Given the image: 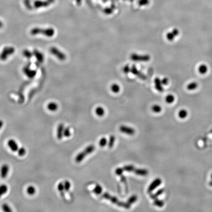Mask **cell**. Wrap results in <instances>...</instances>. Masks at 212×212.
I'll return each mask as SVG.
<instances>
[{
	"instance_id": "obj_17",
	"label": "cell",
	"mask_w": 212,
	"mask_h": 212,
	"mask_svg": "<svg viewBox=\"0 0 212 212\" xmlns=\"http://www.w3.org/2000/svg\"><path fill=\"white\" fill-rule=\"evenodd\" d=\"M23 55L25 57H26L27 58H31L34 55L33 53H32L30 51L28 50H24L23 51Z\"/></svg>"
},
{
	"instance_id": "obj_21",
	"label": "cell",
	"mask_w": 212,
	"mask_h": 212,
	"mask_svg": "<svg viewBox=\"0 0 212 212\" xmlns=\"http://www.w3.org/2000/svg\"><path fill=\"white\" fill-rule=\"evenodd\" d=\"M36 190L34 186H29L27 189V192L29 195H34L35 193Z\"/></svg>"
},
{
	"instance_id": "obj_15",
	"label": "cell",
	"mask_w": 212,
	"mask_h": 212,
	"mask_svg": "<svg viewBox=\"0 0 212 212\" xmlns=\"http://www.w3.org/2000/svg\"><path fill=\"white\" fill-rule=\"evenodd\" d=\"M178 116L181 119H185L188 116V112L186 110H181L178 113Z\"/></svg>"
},
{
	"instance_id": "obj_14",
	"label": "cell",
	"mask_w": 212,
	"mask_h": 212,
	"mask_svg": "<svg viewBox=\"0 0 212 212\" xmlns=\"http://www.w3.org/2000/svg\"><path fill=\"white\" fill-rule=\"evenodd\" d=\"M7 190H8V188L7 185H2L1 186H0V198L3 195L6 193Z\"/></svg>"
},
{
	"instance_id": "obj_30",
	"label": "cell",
	"mask_w": 212,
	"mask_h": 212,
	"mask_svg": "<svg viewBox=\"0 0 212 212\" xmlns=\"http://www.w3.org/2000/svg\"><path fill=\"white\" fill-rule=\"evenodd\" d=\"M107 143V140L105 138H102L99 141V145L101 147L105 146Z\"/></svg>"
},
{
	"instance_id": "obj_31",
	"label": "cell",
	"mask_w": 212,
	"mask_h": 212,
	"mask_svg": "<svg viewBox=\"0 0 212 212\" xmlns=\"http://www.w3.org/2000/svg\"><path fill=\"white\" fill-rule=\"evenodd\" d=\"M57 189L58 191L60 192V193H63V191L64 190V184L63 182H60L58 184L57 186Z\"/></svg>"
},
{
	"instance_id": "obj_39",
	"label": "cell",
	"mask_w": 212,
	"mask_h": 212,
	"mask_svg": "<svg viewBox=\"0 0 212 212\" xmlns=\"http://www.w3.org/2000/svg\"><path fill=\"white\" fill-rule=\"evenodd\" d=\"M211 133L212 134V129L211 130Z\"/></svg>"
},
{
	"instance_id": "obj_8",
	"label": "cell",
	"mask_w": 212,
	"mask_h": 212,
	"mask_svg": "<svg viewBox=\"0 0 212 212\" xmlns=\"http://www.w3.org/2000/svg\"><path fill=\"white\" fill-rule=\"evenodd\" d=\"M162 180L160 178H157L155 180L150 184V185L149 186L147 192L148 193H150L153 190H154L156 188L158 187H159L161 184L162 183Z\"/></svg>"
},
{
	"instance_id": "obj_33",
	"label": "cell",
	"mask_w": 212,
	"mask_h": 212,
	"mask_svg": "<svg viewBox=\"0 0 212 212\" xmlns=\"http://www.w3.org/2000/svg\"><path fill=\"white\" fill-rule=\"evenodd\" d=\"M207 68L205 65H201L199 67V71L201 73H205L207 71Z\"/></svg>"
},
{
	"instance_id": "obj_6",
	"label": "cell",
	"mask_w": 212,
	"mask_h": 212,
	"mask_svg": "<svg viewBox=\"0 0 212 212\" xmlns=\"http://www.w3.org/2000/svg\"><path fill=\"white\" fill-rule=\"evenodd\" d=\"M23 72L25 75L30 79L34 78L36 75V71L31 69L28 66L23 67Z\"/></svg>"
},
{
	"instance_id": "obj_23",
	"label": "cell",
	"mask_w": 212,
	"mask_h": 212,
	"mask_svg": "<svg viewBox=\"0 0 212 212\" xmlns=\"http://www.w3.org/2000/svg\"><path fill=\"white\" fill-rule=\"evenodd\" d=\"M152 110L154 113H159L162 111V108L159 105H155L152 107Z\"/></svg>"
},
{
	"instance_id": "obj_13",
	"label": "cell",
	"mask_w": 212,
	"mask_h": 212,
	"mask_svg": "<svg viewBox=\"0 0 212 212\" xmlns=\"http://www.w3.org/2000/svg\"><path fill=\"white\" fill-rule=\"evenodd\" d=\"M48 109L51 112H55L58 109V105L56 103L51 102L47 106Z\"/></svg>"
},
{
	"instance_id": "obj_35",
	"label": "cell",
	"mask_w": 212,
	"mask_h": 212,
	"mask_svg": "<svg viewBox=\"0 0 212 212\" xmlns=\"http://www.w3.org/2000/svg\"><path fill=\"white\" fill-rule=\"evenodd\" d=\"M3 125H4V122L2 120H0V130L3 127Z\"/></svg>"
},
{
	"instance_id": "obj_38",
	"label": "cell",
	"mask_w": 212,
	"mask_h": 212,
	"mask_svg": "<svg viewBox=\"0 0 212 212\" xmlns=\"http://www.w3.org/2000/svg\"><path fill=\"white\" fill-rule=\"evenodd\" d=\"M210 177H211V180H212V173H211V176H210Z\"/></svg>"
},
{
	"instance_id": "obj_12",
	"label": "cell",
	"mask_w": 212,
	"mask_h": 212,
	"mask_svg": "<svg viewBox=\"0 0 212 212\" xmlns=\"http://www.w3.org/2000/svg\"><path fill=\"white\" fill-rule=\"evenodd\" d=\"M33 54L39 63H42L44 61V56L39 51L37 50H35L33 52Z\"/></svg>"
},
{
	"instance_id": "obj_3",
	"label": "cell",
	"mask_w": 212,
	"mask_h": 212,
	"mask_svg": "<svg viewBox=\"0 0 212 212\" xmlns=\"http://www.w3.org/2000/svg\"><path fill=\"white\" fill-rule=\"evenodd\" d=\"M95 146L93 145H90L85 149V150L79 153L75 158V161L77 163H81L86 156L91 154L95 150Z\"/></svg>"
},
{
	"instance_id": "obj_29",
	"label": "cell",
	"mask_w": 212,
	"mask_h": 212,
	"mask_svg": "<svg viewBox=\"0 0 212 212\" xmlns=\"http://www.w3.org/2000/svg\"><path fill=\"white\" fill-rule=\"evenodd\" d=\"M165 100H166V102L168 103L171 104V103H172L174 102V97L173 96H172L171 95H168L166 97Z\"/></svg>"
},
{
	"instance_id": "obj_26",
	"label": "cell",
	"mask_w": 212,
	"mask_h": 212,
	"mask_svg": "<svg viewBox=\"0 0 212 212\" xmlns=\"http://www.w3.org/2000/svg\"><path fill=\"white\" fill-rule=\"evenodd\" d=\"M2 209L4 212H12V210L11 209L10 207L7 204H4L2 206Z\"/></svg>"
},
{
	"instance_id": "obj_36",
	"label": "cell",
	"mask_w": 212,
	"mask_h": 212,
	"mask_svg": "<svg viewBox=\"0 0 212 212\" xmlns=\"http://www.w3.org/2000/svg\"><path fill=\"white\" fill-rule=\"evenodd\" d=\"M3 23L0 20V28H2L3 27Z\"/></svg>"
},
{
	"instance_id": "obj_24",
	"label": "cell",
	"mask_w": 212,
	"mask_h": 212,
	"mask_svg": "<svg viewBox=\"0 0 212 212\" xmlns=\"http://www.w3.org/2000/svg\"><path fill=\"white\" fill-rule=\"evenodd\" d=\"M138 199V197L136 195H132L130 198H129L128 200L127 203L130 205L134 203L137 201Z\"/></svg>"
},
{
	"instance_id": "obj_32",
	"label": "cell",
	"mask_w": 212,
	"mask_h": 212,
	"mask_svg": "<svg viewBox=\"0 0 212 212\" xmlns=\"http://www.w3.org/2000/svg\"><path fill=\"white\" fill-rule=\"evenodd\" d=\"M119 86L116 84H114L112 86V90L113 92L115 93L119 92Z\"/></svg>"
},
{
	"instance_id": "obj_1",
	"label": "cell",
	"mask_w": 212,
	"mask_h": 212,
	"mask_svg": "<svg viewBox=\"0 0 212 212\" xmlns=\"http://www.w3.org/2000/svg\"><path fill=\"white\" fill-rule=\"evenodd\" d=\"M55 33V29L52 28H34L31 30L30 34L33 35H36L41 34L48 37L53 36Z\"/></svg>"
},
{
	"instance_id": "obj_27",
	"label": "cell",
	"mask_w": 212,
	"mask_h": 212,
	"mask_svg": "<svg viewBox=\"0 0 212 212\" xmlns=\"http://www.w3.org/2000/svg\"><path fill=\"white\" fill-rule=\"evenodd\" d=\"M71 134L70 130L69 128L66 127L64 128V136L65 137H67V138H68V137H70Z\"/></svg>"
},
{
	"instance_id": "obj_37",
	"label": "cell",
	"mask_w": 212,
	"mask_h": 212,
	"mask_svg": "<svg viewBox=\"0 0 212 212\" xmlns=\"http://www.w3.org/2000/svg\"><path fill=\"white\" fill-rule=\"evenodd\" d=\"M209 185H210V186H211V187H212V180H211V181H210V182H209Z\"/></svg>"
},
{
	"instance_id": "obj_7",
	"label": "cell",
	"mask_w": 212,
	"mask_h": 212,
	"mask_svg": "<svg viewBox=\"0 0 212 212\" xmlns=\"http://www.w3.org/2000/svg\"><path fill=\"white\" fill-rule=\"evenodd\" d=\"M119 130L121 132L130 135H134L135 133V130L133 128L124 125L120 126Z\"/></svg>"
},
{
	"instance_id": "obj_18",
	"label": "cell",
	"mask_w": 212,
	"mask_h": 212,
	"mask_svg": "<svg viewBox=\"0 0 212 212\" xmlns=\"http://www.w3.org/2000/svg\"><path fill=\"white\" fill-rule=\"evenodd\" d=\"M96 114L99 116H102L105 114V111L104 109L102 107H98L95 110Z\"/></svg>"
},
{
	"instance_id": "obj_25",
	"label": "cell",
	"mask_w": 212,
	"mask_h": 212,
	"mask_svg": "<svg viewBox=\"0 0 212 212\" xmlns=\"http://www.w3.org/2000/svg\"><path fill=\"white\" fill-rule=\"evenodd\" d=\"M26 153V150L24 147H21L18 150V155L23 157L25 155Z\"/></svg>"
},
{
	"instance_id": "obj_28",
	"label": "cell",
	"mask_w": 212,
	"mask_h": 212,
	"mask_svg": "<svg viewBox=\"0 0 212 212\" xmlns=\"http://www.w3.org/2000/svg\"><path fill=\"white\" fill-rule=\"evenodd\" d=\"M64 190L66 191H69L71 187V183L68 181H65L64 183Z\"/></svg>"
},
{
	"instance_id": "obj_11",
	"label": "cell",
	"mask_w": 212,
	"mask_h": 212,
	"mask_svg": "<svg viewBox=\"0 0 212 212\" xmlns=\"http://www.w3.org/2000/svg\"><path fill=\"white\" fill-rule=\"evenodd\" d=\"M9 166L7 164H5L2 166L1 169V176L2 178L5 179L7 177L9 171Z\"/></svg>"
},
{
	"instance_id": "obj_34",
	"label": "cell",
	"mask_w": 212,
	"mask_h": 212,
	"mask_svg": "<svg viewBox=\"0 0 212 212\" xmlns=\"http://www.w3.org/2000/svg\"><path fill=\"white\" fill-rule=\"evenodd\" d=\"M123 171L124 170H123L122 168H117V169H116V170H115V174L117 175L120 176L122 174Z\"/></svg>"
},
{
	"instance_id": "obj_2",
	"label": "cell",
	"mask_w": 212,
	"mask_h": 212,
	"mask_svg": "<svg viewBox=\"0 0 212 212\" xmlns=\"http://www.w3.org/2000/svg\"><path fill=\"white\" fill-rule=\"evenodd\" d=\"M102 197L103 198H105L106 199L109 200L110 201H111L112 203H113L114 204L118 205L120 207H123L125 209H129L130 208V205L129 204H128V203H125L124 202L120 201L116 198L111 195L110 194H109L107 192L104 193L102 195Z\"/></svg>"
},
{
	"instance_id": "obj_10",
	"label": "cell",
	"mask_w": 212,
	"mask_h": 212,
	"mask_svg": "<svg viewBox=\"0 0 212 212\" xmlns=\"http://www.w3.org/2000/svg\"><path fill=\"white\" fill-rule=\"evenodd\" d=\"M7 145L10 149L13 152H16L19 149L18 144L14 140H9L7 142Z\"/></svg>"
},
{
	"instance_id": "obj_22",
	"label": "cell",
	"mask_w": 212,
	"mask_h": 212,
	"mask_svg": "<svg viewBox=\"0 0 212 212\" xmlns=\"http://www.w3.org/2000/svg\"><path fill=\"white\" fill-rule=\"evenodd\" d=\"M154 204L159 207H162L164 205V202L162 200L156 198L154 201Z\"/></svg>"
},
{
	"instance_id": "obj_4",
	"label": "cell",
	"mask_w": 212,
	"mask_h": 212,
	"mask_svg": "<svg viewBox=\"0 0 212 212\" xmlns=\"http://www.w3.org/2000/svg\"><path fill=\"white\" fill-rule=\"evenodd\" d=\"M15 50L13 47H5L0 54V59L2 61L6 60L8 57L14 54Z\"/></svg>"
},
{
	"instance_id": "obj_20",
	"label": "cell",
	"mask_w": 212,
	"mask_h": 212,
	"mask_svg": "<svg viewBox=\"0 0 212 212\" xmlns=\"http://www.w3.org/2000/svg\"><path fill=\"white\" fill-rule=\"evenodd\" d=\"M164 189H160V190H159V191H158L155 194H151V195H150V198H152V199H155L156 198H157V197L158 196H159V195H161L162 193H163V191H164Z\"/></svg>"
},
{
	"instance_id": "obj_9",
	"label": "cell",
	"mask_w": 212,
	"mask_h": 212,
	"mask_svg": "<svg viewBox=\"0 0 212 212\" xmlns=\"http://www.w3.org/2000/svg\"><path fill=\"white\" fill-rule=\"evenodd\" d=\"M64 125L63 123H60L57 128V136L58 140H60L63 139L64 136Z\"/></svg>"
},
{
	"instance_id": "obj_5",
	"label": "cell",
	"mask_w": 212,
	"mask_h": 212,
	"mask_svg": "<svg viewBox=\"0 0 212 212\" xmlns=\"http://www.w3.org/2000/svg\"><path fill=\"white\" fill-rule=\"evenodd\" d=\"M50 52L60 61H64L66 58V56L65 54L56 47H51L50 49Z\"/></svg>"
},
{
	"instance_id": "obj_16",
	"label": "cell",
	"mask_w": 212,
	"mask_h": 212,
	"mask_svg": "<svg viewBox=\"0 0 212 212\" xmlns=\"http://www.w3.org/2000/svg\"><path fill=\"white\" fill-rule=\"evenodd\" d=\"M102 191H103L102 188L99 185H97L93 190V192L97 195L100 194L102 192Z\"/></svg>"
},
{
	"instance_id": "obj_19",
	"label": "cell",
	"mask_w": 212,
	"mask_h": 212,
	"mask_svg": "<svg viewBox=\"0 0 212 212\" xmlns=\"http://www.w3.org/2000/svg\"><path fill=\"white\" fill-rule=\"evenodd\" d=\"M115 138L114 135H111L110 137V140H109V143H108V146L109 148H112L113 147L114 142H115Z\"/></svg>"
}]
</instances>
